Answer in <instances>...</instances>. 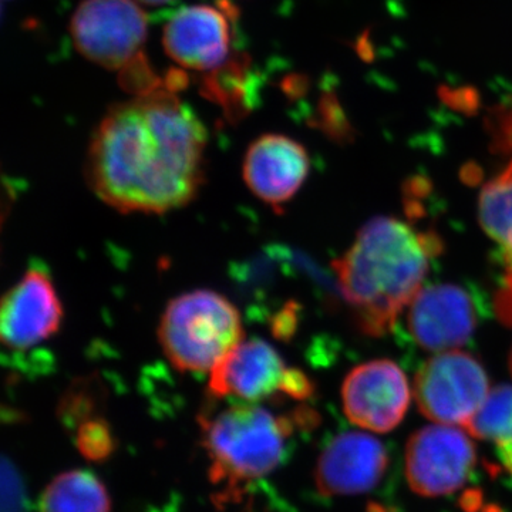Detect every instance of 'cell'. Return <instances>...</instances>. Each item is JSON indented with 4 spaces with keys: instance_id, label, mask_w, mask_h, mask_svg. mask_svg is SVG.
Segmentation results:
<instances>
[{
    "instance_id": "obj_22",
    "label": "cell",
    "mask_w": 512,
    "mask_h": 512,
    "mask_svg": "<svg viewBox=\"0 0 512 512\" xmlns=\"http://www.w3.org/2000/svg\"><path fill=\"white\" fill-rule=\"evenodd\" d=\"M510 367H511V373H512V352H511V357H510Z\"/></svg>"
},
{
    "instance_id": "obj_12",
    "label": "cell",
    "mask_w": 512,
    "mask_h": 512,
    "mask_svg": "<svg viewBox=\"0 0 512 512\" xmlns=\"http://www.w3.org/2000/svg\"><path fill=\"white\" fill-rule=\"evenodd\" d=\"M389 464L386 448L365 433L340 434L320 454L316 487L323 495H355L375 488Z\"/></svg>"
},
{
    "instance_id": "obj_15",
    "label": "cell",
    "mask_w": 512,
    "mask_h": 512,
    "mask_svg": "<svg viewBox=\"0 0 512 512\" xmlns=\"http://www.w3.org/2000/svg\"><path fill=\"white\" fill-rule=\"evenodd\" d=\"M259 84L251 59L238 50L220 69L202 74L201 92L224 110L228 120L238 121L258 103Z\"/></svg>"
},
{
    "instance_id": "obj_3",
    "label": "cell",
    "mask_w": 512,
    "mask_h": 512,
    "mask_svg": "<svg viewBox=\"0 0 512 512\" xmlns=\"http://www.w3.org/2000/svg\"><path fill=\"white\" fill-rule=\"evenodd\" d=\"M204 447L211 460L210 477L229 491L268 476L281 463L291 420L264 407L237 404L201 421Z\"/></svg>"
},
{
    "instance_id": "obj_4",
    "label": "cell",
    "mask_w": 512,
    "mask_h": 512,
    "mask_svg": "<svg viewBox=\"0 0 512 512\" xmlns=\"http://www.w3.org/2000/svg\"><path fill=\"white\" fill-rule=\"evenodd\" d=\"M158 338L175 369L211 373L244 340V328L225 296L200 289L168 303Z\"/></svg>"
},
{
    "instance_id": "obj_13",
    "label": "cell",
    "mask_w": 512,
    "mask_h": 512,
    "mask_svg": "<svg viewBox=\"0 0 512 512\" xmlns=\"http://www.w3.org/2000/svg\"><path fill=\"white\" fill-rule=\"evenodd\" d=\"M289 367L269 343L261 339L242 340L211 372L208 390L214 397H237L259 402L284 394Z\"/></svg>"
},
{
    "instance_id": "obj_5",
    "label": "cell",
    "mask_w": 512,
    "mask_h": 512,
    "mask_svg": "<svg viewBox=\"0 0 512 512\" xmlns=\"http://www.w3.org/2000/svg\"><path fill=\"white\" fill-rule=\"evenodd\" d=\"M70 33L80 55L121 72L144 56L147 16L133 0H84L74 12Z\"/></svg>"
},
{
    "instance_id": "obj_14",
    "label": "cell",
    "mask_w": 512,
    "mask_h": 512,
    "mask_svg": "<svg viewBox=\"0 0 512 512\" xmlns=\"http://www.w3.org/2000/svg\"><path fill=\"white\" fill-rule=\"evenodd\" d=\"M308 174V153L291 137L266 134L255 140L245 154V183L252 194L272 207L291 200Z\"/></svg>"
},
{
    "instance_id": "obj_20",
    "label": "cell",
    "mask_w": 512,
    "mask_h": 512,
    "mask_svg": "<svg viewBox=\"0 0 512 512\" xmlns=\"http://www.w3.org/2000/svg\"><path fill=\"white\" fill-rule=\"evenodd\" d=\"M2 512H26L28 498L19 471L8 458H2Z\"/></svg>"
},
{
    "instance_id": "obj_9",
    "label": "cell",
    "mask_w": 512,
    "mask_h": 512,
    "mask_svg": "<svg viewBox=\"0 0 512 512\" xmlns=\"http://www.w3.org/2000/svg\"><path fill=\"white\" fill-rule=\"evenodd\" d=\"M410 397L403 370L386 359L355 367L342 386L343 410L348 419L375 433H387L402 423Z\"/></svg>"
},
{
    "instance_id": "obj_2",
    "label": "cell",
    "mask_w": 512,
    "mask_h": 512,
    "mask_svg": "<svg viewBox=\"0 0 512 512\" xmlns=\"http://www.w3.org/2000/svg\"><path fill=\"white\" fill-rule=\"evenodd\" d=\"M441 249L434 234L392 217L373 218L333 264L357 326L370 336L389 332L410 306Z\"/></svg>"
},
{
    "instance_id": "obj_6",
    "label": "cell",
    "mask_w": 512,
    "mask_h": 512,
    "mask_svg": "<svg viewBox=\"0 0 512 512\" xmlns=\"http://www.w3.org/2000/svg\"><path fill=\"white\" fill-rule=\"evenodd\" d=\"M490 393L483 365L468 353L448 350L431 357L414 379V397L427 419L466 426Z\"/></svg>"
},
{
    "instance_id": "obj_10",
    "label": "cell",
    "mask_w": 512,
    "mask_h": 512,
    "mask_svg": "<svg viewBox=\"0 0 512 512\" xmlns=\"http://www.w3.org/2000/svg\"><path fill=\"white\" fill-rule=\"evenodd\" d=\"M407 323L421 349L448 352L463 346L476 332L477 303L463 286H427L410 303Z\"/></svg>"
},
{
    "instance_id": "obj_17",
    "label": "cell",
    "mask_w": 512,
    "mask_h": 512,
    "mask_svg": "<svg viewBox=\"0 0 512 512\" xmlns=\"http://www.w3.org/2000/svg\"><path fill=\"white\" fill-rule=\"evenodd\" d=\"M478 218L488 237L497 242L505 265L512 272V161L481 190Z\"/></svg>"
},
{
    "instance_id": "obj_18",
    "label": "cell",
    "mask_w": 512,
    "mask_h": 512,
    "mask_svg": "<svg viewBox=\"0 0 512 512\" xmlns=\"http://www.w3.org/2000/svg\"><path fill=\"white\" fill-rule=\"evenodd\" d=\"M464 429L481 440L512 444V386H497Z\"/></svg>"
},
{
    "instance_id": "obj_8",
    "label": "cell",
    "mask_w": 512,
    "mask_h": 512,
    "mask_svg": "<svg viewBox=\"0 0 512 512\" xmlns=\"http://www.w3.org/2000/svg\"><path fill=\"white\" fill-rule=\"evenodd\" d=\"M476 464L473 441L456 426L434 424L416 431L406 450V477L414 493L440 497L454 493Z\"/></svg>"
},
{
    "instance_id": "obj_16",
    "label": "cell",
    "mask_w": 512,
    "mask_h": 512,
    "mask_svg": "<svg viewBox=\"0 0 512 512\" xmlns=\"http://www.w3.org/2000/svg\"><path fill=\"white\" fill-rule=\"evenodd\" d=\"M40 512H110L106 487L89 471L72 470L50 481L39 501Z\"/></svg>"
},
{
    "instance_id": "obj_1",
    "label": "cell",
    "mask_w": 512,
    "mask_h": 512,
    "mask_svg": "<svg viewBox=\"0 0 512 512\" xmlns=\"http://www.w3.org/2000/svg\"><path fill=\"white\" fill-rule=\"evenodd\" d=\"M167 76V86L111 107L94 131L87 180L114 210H177L194 200L204 181L207 130L175 94L187 84L185 74Z\"/></svg>"
},
{
    "instance_id": "obj_21",
    "label": "cell",
    "mask_w": 512,
    "mask_h": 512,
    "mask_svg": "<svg viewBox=\"0 0 512 512\" xmlns=\"http://www.w3.org/2000/svg\"><path fill=\"white\" fill-rule=\"evenodd\" d=\"M137 2L144 3V5L158 6L165 5V3L171 2V0H137Z\"/></svg>"
},
{
    "instance_id": "obj_7",
    "label": "cell",
    "mask_w": 512,
    "mask_h": 512,
    "mask_svg": "<svg viewBox=\"0 0 512 512\" xmlns=\"http://www.w3.org/2000/svg\"><path fill=\"white\" fill-rule=\"evenodd\" d=\"M238 10L228 0L215 6H187L175 12L164 28L165 52L185 69L208 73L235 55Z\"/></svg>"
},
{
    "instance_id": "obj_11",
    "label": "cell",
    "mask_w": 512,
    "mask_h": 512,
    "mask_svg": "<svg viewBox=\"0 0 512 512\" xmlns=\"http://www.w3.org/2000/svg\"><path fill=\"white\" fill-rule=\"evenodd\" d=\"M62 319V303L52 279L42 269H29L3 298L0 312L3 345L13 350L33 348L52 338Z\"/></svg>"
},
{
    "instance_id": "obj_19",
    "label": "cell",
    "mask_w": 512,
    "mask_h": 512,
    "mask_svg": "<svg viewBox=\"0 0 512 512\" xmlns=\"http://www.w3.org/2000/svg\"><path fill=\"white\" fill-rule=\"evenodd\" d=\"M76 446L87 461L104 463L113 456L117 444L109 423L100 417H93L77 427Z\"/></svg>"
}]
</instances>
